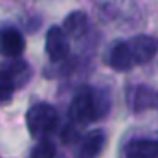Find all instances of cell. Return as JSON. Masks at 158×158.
I'll use <instances>...</instances> for the list:
<instances>
[{
    "instance_id": "1",
    "label": "cell",
    "mask_w": 158,
    "mask_h": 158,
    "mask_svg": "<svg viewBox=\"0 0 158 158\" xmlns=\"http://www.w3.org/2000/svg\"><path fill=\"white\" fill-rule=\"evenodd\" d=\"M57 110L48 103H37L33 105L26 114V125L31 136L42 138L48 132H52L57 125Z\"/></svg>"
},
{
    "instance_id": "2",
    "label": "cell",
    "mask_w": 158,
    "mask_h": 158,
    "mask_svg": "<svg viewBox=\"0 0 158 158\" xmlns=\"http://www.w3.org/2000/svg\"><path fill=\"white\" fill-rule=\"evenodd\" d=\"M70 118L74 123H88L96 119V109H94V90L81 88L72 105H70Z\"/></svg>"
},
{
    "instance_id": "3",
    "label": "cell",
    "mask_w": 158,
    "mask_h": 158,
    "mask_svg": "<svg viewBox=\"0 0 158 158\" xmlns=\"http://www.w3.org/2000/svg\"><path fill=\"white\" fill-rule=\"evenodd\" d=\"M127 44H129V50H131L136 64L149 63L158 53V39L151 37V35H138V37L131 39Z\"/></svg>"
},
{
    "instance_id": "4",
    "label": "cell",
    "mask_w": 158,
    "mask_h": 158,
    "mask_svg": "<svg viewBox=\"0 0 158 158\" xmlns=\"http://www.w3.org/2000/svg\"><path fill=\"white\" fill-rule=\"evenodd\" d=\"M68 52H70V44H68V37H66L64 30L57 28V26L50 28L46 33V53H48V57L53 63H57V61L66 59Z\"/></svg>"
},
{
    "instance_id": "5",
    "label": "cell",
    "mask_w": 158,
    "mask_h": 158,
    "mask_svg": "<svg viewBox=\"0 0 158 158\" xmlns=\"http://www.w3.org/2000/svg\"><path fill=\"white\" fill-rule=\"evenodd\" d=\"M0 52L7 57H19L24 52V37L15 28H6L0 31Z\"/></svg>"
},
{
    "instance_id": "6",
    "label": "cell",
    "mask_w": 158,
    "mask_h": 158,
    "mask_svg": "<svg viewBox=\"0 0 158 158\" xmlns=\"http://www.w3.org/2000/svg\"><path fill=\"white\" fill-rule=\"evenodd\" d=\"M105 132L96 129L92 132L86 134V138L81 142L77 149V155L76 158H98V155L103 151V145H105Z\"/></svg>"
},
{
    "instance_id": "7",
    "label": "cell",
    "mask_w": 158,
    "mask_h": 158,
    "mask_svg": "<svg viewBox=\"0 0 158 158\" xmlns=\"http://www.w3.org/2000/svg\"><path fill=\"white\" fill-rule=\"evenodd\" d=\"M109 64L118 72H127L136 64L127 42H116L112 46V50L109 53Z\"/></svg>"
},
{
    "instance_id": "8",
    "label": "cell",
    "mask_w": 158,
    "mask_h": 158,
    "mask_svg": "<svg viewBox=\"0 0 158 158\" xmlns=\"http://www.w3.org/2000/svg\"><path fill=\"white\" fill-rule=\"evenodd\" d=\"M125 158H158V142L134 140L127 145Z\"/></svg>"
},
{
    "instance_id": "9",
    "label": "cell",
    "mask_w": 158,
    "mask_h": 158,
    "mask_svg": "<svg viewBox=\"0 0 158 158\" xmlns=\"http://www.w3.org/2000/svg\"><path fill=\"white\" fill-rule=\"evenodd\" d=\"M158 99V94L155 92H151L149 88H143V86H140V88H136L134 90V96H132V107L136 109V110H140V109H149V107H158L156 103Z\"/></svg>"
},
{
    "instance_id": "10",
    "label": "cell",
    "mask_w": 158,
    "mask_h": 158,
    "mask_svg": "<svg viewBox=\"0 0 158 158\" xmlns=\"http://www.w3.org/2000/svg\"><path fill=\"white\" fill-rule=\"evenodd\" d=\"M85 30H86V17H85V13L76 11V13H72V15L66 17V20H64V33L66 35L77 37Z\"/></svg>"
},
{
    "instance_id": "11",
    "label": "cell",
    "mask_w": 158,
    "mask_h": 158,
    "mask_svg": "<svg viewBox=\"0 0 158 158\" xmlns=\"http://www.w3.org/2000/svg\"><path fill=\"white\" fill-rule=\"evenodd\" d=\"M7 76H9V79L13 81V85H15V88L19 86V85H22L26 79L30 77V68L22 63V61H17V63H13L11 66H7L6 70H4Z\"/></svg>"
},
{
    "instance_id": "12",
    "label": "cell",
    "mask_w": 158,
    "mask_h": 158,
    "mask_svg": "<svg viewBox=\"0 0 158 158\" xmlns=\"http://www.w3.org/2000/svg\"><path fill=\"white\" fill-rule=\"evenodd\" d=\"M53 156H55V145L46 138L40 140L31 151V158H53Z\"/></svg>"
},
{
    "instance_id": "13",
    "label": "cell",
    "mask_w": 158,
    "mask_h": 158,
    "mask_svg": "<svg viewBox=\"0 0 158 158\" xmlns=\"http://www.w3.org/2000/svg\"><path fill=\"white\" fill-rule=\"evenodd\" d=\"M13 90H15L13 81H11L9 76L2 70V72H0V103H7V101L11 99Z\"/></svg>"
},
{
    "instance_id": "14",
    "label": "cell",
    "mask_w": 158,
    "mask_h": 158,
    "mask_svg": "<svg viewBox=\"0 0 158 158\" xmlns=\"http://www.w3.org/2000/svg\"><path fill=\"white\" fill-rule=\"evenodd\" d=\"M77 138V131H76V127H66L64 131H63V142L64 143H72L74 140Z\"/></svg>"
}]
</instances>
